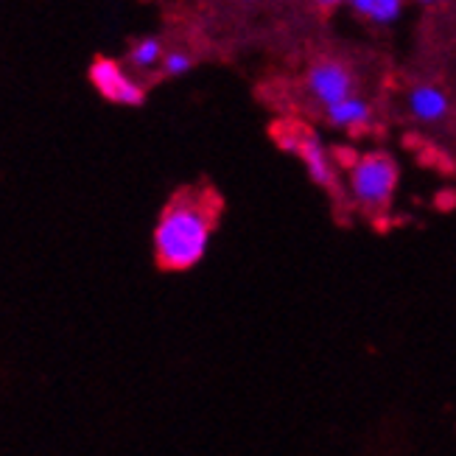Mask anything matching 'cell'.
I'll return each mask as SVG.
<instances>
[{
	"label": "cell",
	"instance_id": "2",
	"mask_svg": "<svg viewBox=\"0 0 456 456\" xmlns=\"http://www.w3.org/2000/svg\"><path fill=\"white\" fill-rule=\"evenodd\" d=\"M350 196L367 210H381L392 202L398 188V163L387 151H370L350 166Z\"/></svg>",
	"mask_w": 456,
	"mask_h": 456
},
{
	"label": "cell",
	"instance_id": "11",
	"mask_svg": "<svg viewBox=\"0 0 456 456\" xmlns=\"http://www.w3.org/2000/svg\"><path fill=\"white\" fill-rule=\"evenodd\" d=\"M316 6H322V9H333V6H342L347 4V0H314Z\"/></svg>",
	"mask_w": 456,
	"mask_h": 456
},
{
	"label": "cell",
	"instance_id": "1",
	"mask_svg": "<svg viewBox=\"0 0 456 456\" xmlns=\"http://www.w3.org/2000/svg\"><path fill=\"white\" fill-rule=\"evenodd\" d=\"M216 227V200L185 191L166 205L154 227V255L166 272H185L202 261Z\"/></svg>",
	"mask_w": 456,
	"mask_h": 456
},
{
	"label": "cell",
	"instance_id": "9",
	"mask_svg": "<svg viewBox=\"0 0 456 456\" xmlns=\"http://www.w3.org/2000/svg\"><path fill=\"white\" fill-rule=\"evenodd\" d=\"M166 53V45L160 37H141L137 43H132L129 53H126V68L134 70H151L160 65V59Z\"/></svg>",
	"mask_w": 456,
	"mask_h": 456
},
{
	"label": "cell",
	"instance_id": "5",
	"mask_svg": "<svg viewBox=\"0 0 456 456\" xmlns=\"http://www.w3.org/2000/svg\"><path fill=\"white\" fill-rule=\"evenodd\" d=\"M281 146L291 154H297L303 160L305 171L311 180L320 188H333L336 185V168L328 149L322 146V141L314 132H297V134H283L277 137Z\"/></svg>",
	"mask_w": 456,
	"mask_h": 456
},
{
	"label": "cell",
	"instance_id": "8",
	"mask_svg": "<svg viewBox=\"0 0 456 456\" xmlns=\"http://www.w3.org/2000/svg\"><path fill=\"white\" fill-rule=\"evenodd\" d=\"M350 9L364 17L367 23L375 26H392L398 23L403 9H406V0H347Z\"/></svg>",
	"mask_w": 456,
	"mask_h": 456
},
{
	"label": "cell",
	"instance_id": "3",
	"mask_svg": "<svg viewBox=\"0 0 456 456\" xmlns=\"http://www.w3.org/2000/svg\"><path fill=\"white\" fill-rule=\"evenodd\" d=\"M87 76H90V85L95 87V93L112 104L141 107L146 102V87L129 76L126 65L115 62V59H107V56L93 59Z\"/></svg>",
	"mask_w": 456,
	"mask_h": 456
},
{
	"label": "cell",
	"instance_id": "6",
	"mask_svg": "<svg viewBox=\"0 0 456 456\" xmlns=\"http://www.w3.org/2000/svg\"><path fill=\"white\" fill-rule=\"evenodd\" d=\"M451 102L443 87L437 85H418L409 90V112L418 118L420 124H437L448 115Z\"/></svg>",
	"mask_w": 456,
	"mask_h": 456
},
{
	"label": "cell",
	"instance_id": "4",
	"mask_svg": "<svg viewBox=\"0 0 456 456\" xmlns=\"http://www.w3.org/2000/svg\"><path fill=\"white\" fill-rule=\"evenodd\" d=\"M305 90L325 110L355 93V76L339 59H320V62H314L308 68Z\"/></svg>",
	"mask_w": 456,
	"mask_h": 456
},
{
	"label": "cell",
	"instance_id": "12",
	"mask_svg": "<svg viewBox=\"0 0 456 456\" xmlns=\"http://www.w3.org/2000/svg\"><path fill=\"white\" fill-rule=\"evenodd\" d=\"M420 4H440V0H420Z\"/></svg>",
	"mask_w": 456,
	"mask_h": 456
},
{
	"label": "cell",
	"instance_id": "10",
	"mask_svg": "<svg viewBox=\"0 0 456 456\" xmlns=\"http://www.w3.org/2000/svg\"><path fill=\"white\" fill-rule=\"evenodd\" d=\"M193 62H196V59H193L188 51L176 48V51H166V53H163V59H160V70H163V76H168V78H180V76H185V73L193 70Z\"/></svg>",
	"mask_w": 456,
	"mask_h": 456
},
{
	"label": "cell",
	"instance_id": "7",
	"mask_svg": "<svg viewBox=\"0 0 456 456\" xmlns=\"http://www.w3.org/2000/svg\"><path fill=\"white\" fill-rule=\"evenodd\" d=\"M325 118L328 124L336 126V129H347V132H355V129H367L372 126V107L364 102L362 95H347L342 102H336L330 107H325Z\"/></svg>",
	"mask_w": 456,
	"mask_h": 456
}]
</instances>
